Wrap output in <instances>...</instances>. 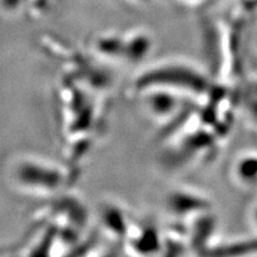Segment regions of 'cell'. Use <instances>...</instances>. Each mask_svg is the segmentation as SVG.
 Wrapping results in <instances>:
<instances>
[{
	"instance_id": "1",
	"label": "cell",
	"mask_w": 257,
	"mask_h": 257,
	"mask_svg": "<svg viewBox=\"0 0 257 257\" xmlns=\"http://www.w3.org/2000/svg\"><path fill=\"white\" fill-rule=\"evenodd\" d=\"M134 85L137 92L149 88H165L193 96L207 95L212 87L210 78L200 69L179 61L161 62L144 69L135 80Z\"/></svg>"
},
{
	"instance_id": "3",
	"label": "cell",
	"mask_w": 257,
	"mask_h": 257,
	"mask_svg": "<svg viewBox=\"0 0 257 257\" xmlns=\"http://www.w3.org/2000/svg\"><path fill=\"white\" fill-rule=\"evenodd\" d=\"M140 93L147 111L156 119H172L179 114L181 106L179 93L165 88H149Z\"/></svg>"
},
{
	"instance_id": "5",
	"label": "cell",
	"mask_w": 257,
	"mask_h": 257,
	"mask_svg": "<svg viewBox=\"0 0 257 257\" xmlns=\"http://www.w3.org/2000/svg\"><path fill=\"white\" fill-rule=\"evenodd\" d=\"M216 226L217 219L213 214L210 213V211L195 217L194 223L191 229H188V236L189 244L193 249L197 250L198 253L206 255V252L210 250V240L213 237Z\"/></svg>"
},
{
	"instance_id": "2",
	"label": "cell",
	"mask_w": 257,
	"mask_h": 257,
	"mask_svg": "<svg viewBox=\"0 0 257 257\" xmlns=\"http://www.w3.org/2000/svg\"><path fill=\"white\" fill-rule=\"evenodd\" d=\"M10 175L18 188L35 194L55 193L62 187L67 179L66 173L60 166L29 156L15 161Z\"/></svg>"
},
{
	"instance_id": "7",
	"label": "cell",
	"mask_w": 257,
	"mask_h": 257,
	"mask_svg": "<svg viewBox=\"0 0 257 257\" xmlns=\"http://www.w3.org/2000/svg\"><path fill=\"white\" fill-rule=\"evenodd\" d=\"M257 253V237L231 240L217 246H211L206 255L213 257H233Z\"/></svg>"
},
{
	"instance_id": "12",
	"label": "cell",
	"mask_w": 257,
	"mask_h": 257,
	"mask_svg": "<svg viewBox=\"0 0 257 257\" xmlns=\"http://www.w3.org/2000/svg\"><path fill=\"white\" fill-rule=\"evenodd\" d=\"M251 218H252V223H253V225H255V226L257 227V206L253 208V211H252V214H251Z\"/></svg>"
},
{
	"instance_id": "11",
	"label": "cell",
	"mask_w": 257,
	"mask_h": 257,
	"mask_svg": "<svg viewBox=\"0 0 257 257\" xmlns=\"http://www.w3.org/2000/svg\"><path fill=\"white\" fill-rule=\"evenodd\" d=\"M21 2L22 0H0V8L4 11L14 12L21 5Z\"/></svg>"
},
{
	"instance_id": "9",
	"label": "cell",
	"mask_w": 257,
	"mask_h": 257,
	"mask_svg": "<svg viewBox=\"0 0 257 257\" xmlns=\"http://www.w3.org/2000/svg\"><path fill=\"white\" fill-rule=\"evenodd\" d=\"M95 49L98 53L105 57L110 59H123V47H124V36H117V35H105L99 37L95 41Z\"/></svg>"
},
{
	"instance_id": "10",
	"label": "cell",
	"mask_w": 257,
	"mask_h": 257,
	"mask_svg": "<svg viewBox=\"0 0 257 257\" xmlns=\"http://www.w3.org/2000/svg\"><path fill=\"white\" fill-rule=\"evenodd\" d=\"M124 213L117 207H104L101 213V220L104 226L107 227L114 234H125L128 229L125 224Z\"/></svg>"
},
{
	"instance_id": "8",
	"label": "cell",
	"mask_w": 257,
	"mask_h": 257,
	"mask_svg": "<svg viewBox=\"0 0 257 257\" xmlns=\"http://www.w3.org/2000/svg\"><path fill=\"white\" fill-rule=\"evenodd\" d=\"M234 174L240 184L250 188H257V155L249 154L237 161Z\"/></svg>"
},
{
	"instance_id": "13",
	"label": "cell",
	"mask_w": 257,
	"mask_h": 257,
	"mask_svg": "<svg viewBox=\"0 0 257 257\" xmlns=\"http://www.w3.org/2000/svg\"><path fill=\"white\" fill-rule=\"evenodd\" d=\"M185 2H187V3H197V2H200V0H185Z\"/></svg>"
},
{
	"instance_id": "6",
	"label": "cell",
	"mask_w": 257,
	"mask_h": 257,
	"mask_svg": "<svg viewBox=\"0 0 257 257\" xmlns=\"http://www.w3.org/2000/svg\"><path fill=\"white\" fill-rule=\"evenodd\" d=\"M153 49V38L146 31H133L124 36L123 59L128 62L140 63Z\"/></svg>"
},
{
	"instance_id": "4",
	"label": "cell",
	"mask_w": 257,
	"mask_h": 257,
	"mask_svg": "<svg viewBox=\"0 0 257 257\" xmlns=\"http://www.w3.org/2000/svg\"><path fill=\"white\" fill-rule=\"evenodd\" d=\"M167 207L176 217H197L210 211L211 202L199 193L189 189H176L167 199Z\"/></svg>"
}]
</instances>
